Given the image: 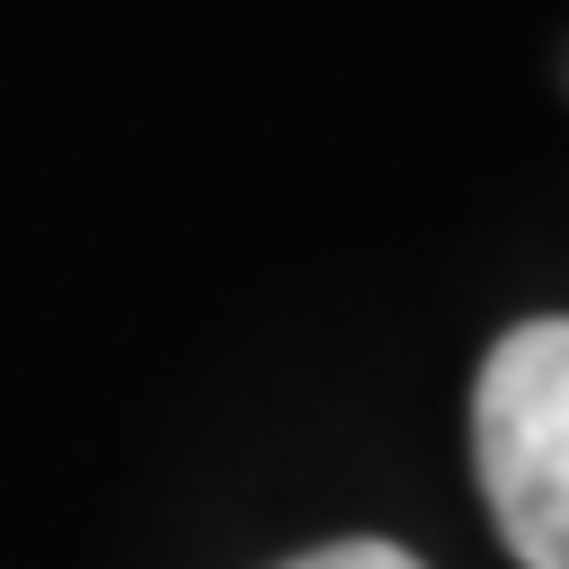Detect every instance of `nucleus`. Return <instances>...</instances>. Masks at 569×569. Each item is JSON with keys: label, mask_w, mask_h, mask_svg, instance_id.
I'll return each instance as SVG.
<instances>
[{"label": "nucleus", "mask_w": 569, "mask_h": 569, "mask_svg": "<svg viewBox=\"0 0 569 569\" xmlns=\"http://www.w3.org/2000/svg\"><path fill=\"white\" fill-rule=\"evenodd\" d=\"M480 498L525 569H569V320H525L471 382Z\"/></svg>", "instance_id": "f257e3e1"}, {"label": "nucleus", "mask_w": 569, "mask_h": 569, "mask_svg": "<svg viewBox=\"0 0 569 569\" xmlns=\"http://www.w3.org/2000/svg\"><path fill=\"white\" fill-rule=\"evenodd\" d=\"M284 569H427V560H409L400 542H329V551H302Z\"/></svg>", "instance_id": "f03ea898"}]
</instances>
